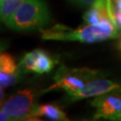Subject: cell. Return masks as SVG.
Returning <instances> with one entry per match:
<instances>
[{"mask_svg": "<svg viewBox=\"0 0 121 121\" xmlns=\"http://www.w3.org/2000/svg\"><path fill=\"white\" fill-rule=\"evenodd\" d=\"M40 31L44 39L73 40L88 43L115 39L118 36V28L110 20L104 21L99 24H88L75 30L63 24H56L47 30L42 29Z\"/></svg>", "mask_w": 121, "mask_h": 121, "instance_id": "1", "label": "cell"}, {"mask_svg": "<svg viewBox=\"0 0 121 121\" xmlns=\"http://www.w3.org/2000/svg\"><path fill=\"white\" fill-rule=\"evenodd\" d=\"M50 20L47 4L42 0H25L5 25L17 31L42 30Z\"/></svg>", "mask_w": 121, "mask_h": 121, "instance_id": "2", "label": "cell"}, {"mask_svg": "<svg viewBox=\"0 0 121 121\" xmlns=\"http://www.w3.org/2000/svg\"><path fill=\"white\" fill-rule=\"evenodd\" d=\"M99 72L96 70L89 68H67L62 66L57 70L54 80L55 83L46 89L43 92L63 89L67 91V93L79 91L88 82L99 76Z\"/></svg>", "mask_w": 121, "mask_h": 121, "instance_id": "3", "label": "cell"}, {"mask_svg": "<svg viewBox=\"0 0 121 121\" xmlns=\"http://www.w3.org/2000/svg\"><path fill=\"white\" fill-rule=\"evenodd\" d=\"M35 92L32 89L18 91L2 105L1 109L8 115L10 120L27 119L35 108Z\"/></svg>", "mask_w": 121, "mask_h": 121, "instance_id": "4", "label": "cell"}, {"mask_svg": "<svg viewBox=\"0 0 121 121\" xmlns=\"http://www.w3.org/2000/svg\"><path fill=\"white\" fill-rule=\"evenodd\" d=\"M96 108L94 118L121 120V91H111L97 96L91 101Z\"/></svg>", "mask_w": 121, "mask_h": 121, "instance_id": "5", "label": "cell"}, {"mask_svg": "<svg viewBox=\"0 0 121 121\" xmlns=\"http://www.w3.org/2000/svg\"><path fill=\"white\" fill-rule=\"evenodd\" d=\"M111 91H121V83L107 80V79H93L88 82L79 91L67 93V99L74 101L81 99L97 97Z\"/></svg>", "mask_w": 121, "mask_h": 121, "instance_id": "6", "label": "cell"}, {"mask_svg": "<svg viewBox=\"0 0 121 121\" xmlns=\"http://www.w3.org/2000/svg\"><path fill=\"white\" fill-rule=\"evenodd\" d=\"M19 80L18 66L13 57L7 53L0 55V84L1 87L12 86Z\"/></svg>", "mask_w": 121, "mask_h": 121, "instance_id": "7", "label": "cell"}, {"mask_svg": "<svg viewBox=\"0 0 121 121\" xmlns=\"http://www.w3.org/2000/svg\"><path fill=\"white\" fill-rule=\"evenodd\" d=\"M83 20L88 24H99L104 21H112L108 12V0L96 1L91 5V8L83 14Z\"/></svg>", "mask_w": 121, "mask_h": 121, "instance_id": "8", "label": "cell"}, {"mask_svg": "<svg viewBox=\"0 0 121 121\" xmlns=\"http://www.w3.org/2000/svg\"><path fill=\"white\" fill-rule=\"evenodd\" d=\"M44 117L50 120L56 121L68 119L65 113L61 108H59L56 105H51V104H46V105H40V106L35 107L33 111L30 113V115L27 119H32V117Z\"/></svg>", "mask_w": 121, "mask_h": 121, "instance_id": "9", "label": "cell"}, {"mask_svg": "<svg viewBox=\"0 0 121 121\" xmlns=\"http://www.w3.org/2000/svg\"><path fill=\"white\" fill-rule=\"evenodd\" d=\"M24 1L25 0H1V21L5 23L24 3Z\"/></svg>", "mask_w": 121, "mask_h": 121, "instance_id": "10", "label": "cell"}, {"mask_svg": "<svg viewBox=\"0 0 121 121\" xmlns=\"http://www.w3.org/2000/svg\"><path fill=\"white\" fill-rule=\"evenodd\" d=\"M54 65H55V61L53 60V58L48 56L45 51L40 49L39 56H38V60H37L35 73H48L54 67Z\"/></svg>", "mask_w": 121, "mask_h": 121, "instance_id": "11", "label": "cell"}, {"mask_svg": "<svg viewBox=\"0 0 121 121\" xmlns=\"http://www.w3.org/2000/svg\"><path fill=\"white\" fill-rule=\"evenodd\" d=\"M39 51H40V49H35L33 51L25 54V56H23V58L22 59L21 65H20V67L22 71H25V72L33 71V72H35Z\"/></svg>", "mask_w": 121, "mask_h": 121, "instance_id": "12", "label": "cell"}, {"mask_svg": "<svg viewBox=\"0 0 121 121\" xmlns=\"http://www.w3.org/2000/svg\"><path fill=\"white\" fill-rule=\"evenodd\" d=\"M72 2L73 4L82 5V6H87V5H92L98 0H68Z\"/></svg>", "mask_w": 121, "mask_h": 121, "instance_id": "13", "label": "cell"}, {"mask_svg": "<svg viewBox=\"0 0 121 121\" xmlns=\"http://www.w3.org/2000/svg\"><path fill=\"white\" fill-rule=\"evenodd\" d=\"M0 120H1V121L10 120L8 115L4 112V110H2V109H1V111H0Z\"/></svg>", "mask_w": 121, "mask_h": 121, "instance_id": "14", "label": "cell"}, {"mask_svg": "<svg viewBox=\"0 0 121 121\" xmlns=\"http://www.w3.org/2000/svg\"><path fill=\"white\" fill-rule=\"evenodd\" d=\"M115 22L118 28H121V13L115 14Z\"/></svg>", "mask_w": 121, "mask_h": 121, "instance_id": "15", "label": "cell"}, {"mask_svg": "<svg viewBox=\"0 0 121 121\" xmlns=\"http://www.w3.org/2000/svg\"><path fill=\"white\" fill-rule=\"evenodd\" d=\"M119 48L121 49V41H120V43H119Z\"/></svg>", "mask_w": 121, "mask_h": 121, "instance_id": "16", "label": "cell"}]
</instances>
